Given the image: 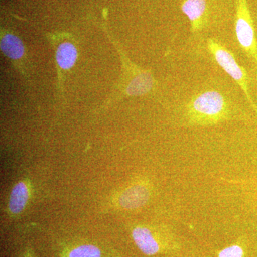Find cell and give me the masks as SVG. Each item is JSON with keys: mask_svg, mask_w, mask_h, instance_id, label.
Returning a JSON list of instances; mask_svg holds the SVG:
<instances>
[{"mask_svg": "<svg viewBox=\"0 0 257 257\" xmlns=\"http://www.w3.org/2000/svg\"><path fill=\"white\" fill-rule=\"evenodd\" d=\"M149 192L144 186L137 185L126 189L120 197V204L126 209L140 207L146 203Z\"/></svg>", "mask_w": 257, "mask_h": 257, "instance_id": "cell-5", "label": "cell"}, {"mask_svg": "<svg viewBox=\"0 0 257 257\" xmlns=\"http://www.w3.org/2000/svg\"><path fill=\"white\" fill-rule=\"evenodd\" d=\"M206 8L205 0H185L182 4V12L190 20L193 31H198L200 29Z\"/></svg>", "mask_w": 257, "mask_h": 257, "instance_id": "cell-6", "label": "cell"}, {"mask_svg": "<svg viewBox=\"0 0 257 257\" xmlns=\"http://www.w3.org/2000/svg\"><path fill=\"white\" fill-rule=\"evenodd\" d=\"M235 31L240 47L257 67V40L246 0H239Z\"/></svg>", "mask_w": 257, "mask_h": 257, "instance_id": "cell-3", "label": "cell"}, {"mask_svg": "<svg viewBox=\"0 0 257 257\" xmlns=\"http://www.w3.org/2000/svg\"><path fill=\"white\" fill-rule=\"evenodd\" d=\"M207 46L218 64L239 84L248 101L257 113V106L251 99L248 90L247 74L245 69L237 63L233 54L212 39L208 40Z\"/></svg>", "mask_w": 257, "mask_h": 257, "instance_id": "cell-2", "label": "cell"}, {"mask_svg": "<svg viewBox=\"0 0 257 257\" xmlns=\"http://www.w3.org/2000/svg\"><path fill=\"white\" fill-rule=\"evenodd\" d=\"M29 198V191L26 184L19 182L15 186L10 194L9 209L13 214H18L23 211Z\"/></svg>", "mask_w": 257, "mask_h": 257, "instance_id": "cell-7", "label": "cell"}, {"mask_svg": "<svg viewBox=\"0 0 257 257\" xmlns=\"http://www.w3.org/2000/svg\"><path fill=\"white\" fill-rule=\"evenodd\" d=\"M69 257H101V251L93 245H82L72 249Z\"/></svg>", "mask_w": 257, "mask_h": 257, "instance_id": "cell-11", "label": "cell"}, {"mask_svg": "<svg viewBox=\"0 0 257 257\" xmlns=\"http://www.w3.org/2000/svg\"><path fill=\"white\" fill-rule=\"evenodd\" d=\"M0 47L3 53L13 60L21 58L25 52L23 42L18 37L11 34H8L2 38Z\"/></svg>", "mask_w": 257, "mask_h": 257, "instance_id": "cell-8", "label": "cell"}, {"mask_svg": "<svg viewBox=\"0 0 257 257\" xmlns=\"http://www.w3.org/2000/svg\"><path fill=\"white\" fill-rule=\"evenodd\" d=\"M154 85L152 74L143 72L134 78L128 84L126 92L130 95H143L151 91Z\"/></svg>", "mask_w": 257, "mask_h": 257, "instance_id": "cell-9", "label": "cell"}, {"mask_svg": "<svg viewBox=\"0 0 257 257\" xmlns=\"http://www.w3.org/2000/svg\"><path fill=\"white\" fill-rule=\"evenodd\" d=\"M133 237L138 248L147 255H155L160 251L158 241L152 231L146 227L138 226L133 231Z\"/></svg>", "mask_w": 257, "mask_h": 257, "instance_id": "cell-4", "label": "cell"}, {"mask_svg": "<svg viewBox=\"0 0 257 257\" xmlns=\"http://www.w3.org/2000/svg\"><path fill=\"white\" fill-rule=\"evenodd\" d=\"M77 51L72 44L64 42L57 49L56 59L61 68L68 69L75 63Z\"/></svg>", "mask_w": 257, "mask_h": 257, "instance_id": "cell-10", "label": "cell"}, {"mask_svg": "<svg viewBox=\"0 0 257 257\" xmlns=\"http://www.w3.org/2000/svg\"><path fill=\"white\" fill-rule=\"evenodd\" d=\"M243 250L239 245H232L221 250L219 257H243Z\"/></svg>", "mask_w": 257, "mask_h": 257, "instance_id": "cell-12", "label": "cell"}, {"mask_svg": "<svg viewBox=\"0 0 257 257\" xmlns=\"http://www.w3.org/2000/svg\"><path fill=\"white\" fill-rule=\"evenodd\" d=\"M229 99L219 91L210 89L193 96L187 105L189 121L193 124H213L228 119Z\"/></svg>", "mask_w": 257, "mask_h": 257, "instance_id": "cell-1", "label": "cell"}]
</instances>
